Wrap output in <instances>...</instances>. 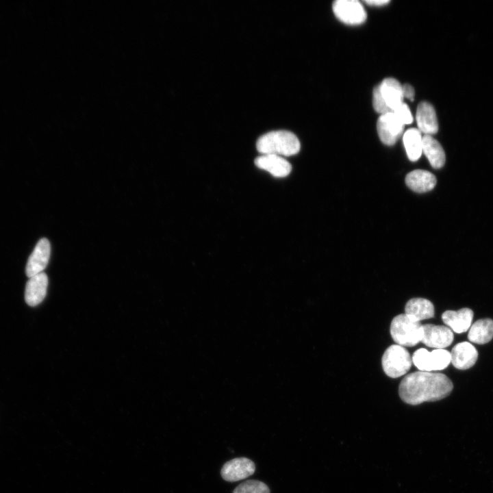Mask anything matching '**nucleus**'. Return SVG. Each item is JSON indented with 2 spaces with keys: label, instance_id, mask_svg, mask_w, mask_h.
Segmentation results:
<instances>
[{
  "label": "nucleus",
  "instance_id": "nucleus-1",
  "mask_svg": "<svg viewBox=\"0 0 493 493\" xmlns=\"http://www.w3.org/2000/svg\"><path fill=\"white\" fill-rule=\"evenodd\" d=\"M453 388L451 379L442 373L425 371L406 375L399 385V396L407 404L441 400L450 394Z\"/></svg>",
  "mask_w": 493,
  "mask_h": 493
},
{
  "label": "nucleus",
  "instance_id": "nucleus-2",
  "mask_svg": "<svg viewBox=\"0 0 493 493\" xmlns=\"http://www.w3.org/2000/svg\"><path fill=\"white\" fill-rule=\"evenodd\" d=\"M257 150L263 154L290 156L300 150V142L291 131L277 130L268 132L260 137L256 143Z\"/></svg>",
  "mask_w": 493,
  "mask_h": 493
},
{
  "label": "nucleus",
  "instance_id": "nucleus-3",
  "mask_svg": "<svg viewBox=\"0 0 493 493\" xmlns=\"http://www.w3.org/2000/svg\"><path fill=\"white\" fill-rule=\"evenodd\" d=\"M390 334L402 346H414L421 341L422 325L406 314L395 316L391 322Z\"/></svg>",
  "mask_w": 493,
  "mask_h": 493
},
{
  "label": "nucleus",
  "instance_id": "nucleus-4",
  "mask_svg": "<svg viewBox=\"0 0 493 493\" xmlns=\"http://www.w3.org/2000/svg\"><path fill=\"white\" fill-rule=\"evenodd\" d=\"M412 359L405 348L398 344L389 346L382 357V367L385 373L397 378L405 375L411 368Z\"/></svg>",
  "mask_w": 493,
  "mask_h": 493
},
{
  "label": "nucleus",
  "instance_id": "nucleus-5",
  "mask_svg": "<svg viewBox=\"0 0 493 493\" xmlns=\"http://www.w3.org/2000/svg\"><path fill=\"white\" fill-rule=\"evenodd\" d=\"M412 359L420 371L441 370L450 364L451 353L445 349H434L429 352L422 348L414 352Z\"/></svg>",
  "mask_w": 493,
  "mask_h": 493
},
{
  "label": "nucleus",
  "instance_id": "nucleus-6",
  "mask_svg": "<svg viewBox=\"0 0 493 493\" xmlns=\"http://www.w3.org/2000/svg\"><path fill=\"white\" fill-rule=\"evenodd\" d=\"M336 16L348 25H359L366 19V13L362 3L357 0H337L333 3Z\"/></svg>",
  "mask_w": 493,
  "mask_h": 493
},
{
  "label": "nucleus",
  "instance_id": "nucleus-7",
  "mask_svg": "<svg viewBox=\"0 0 493 493\" xmlns=\"http://www.w3.org/2000/svg\"><path fill=\"white\" fill-rule=\"evenodd\" d=\"M453 340V331L447 327L426 324L422 325L421 342L435 349H444Z\"/></svg>",
  "mask_w": 493,
  "mask_h": 493
},
{
  "label": "nucleus",
  "instance_id": "nucleus-8",
  "mask_svg": "<svg viewBox=\"0 0 493 493\" xmlns=\"http://www.w3.org/2000/svg\"><path fill=\"white\" fill-rule=\"evenodd\" d=\"M377 128L381 142L386 145H393L401 136L404 125L392 112H388L379 116Z\"/></svg>",
  "mask_w": 493,
  "mask_h": 493
},
{
  "label": "nucleus",
  "instance_id": "nucleus-9",
  "mask_svg": "<svg viewBox=\"0 0 493 493\" xmlns=\"http://www.w3.org/2000/svg\"><path fill=\"white\" fill-rule=\"evenodd\" d=\"M255 470V466L252 460L246 457H237L223 466L220 475L224 480L235 482L252 475Z\"/></svg>",
  "mask_w": 493,
  "mask_h": 493
},
{
  "label": "nucleus",
  "instance_id": "nucleus-10",
  "mask_svg": "<svg viewBox=\"0 0 493 493\" xmlns=\"http://www.w3.org/2000/svg\"><path fill=\"white\" fill-rule=\"evenodd\" d=\"M51 245L47 238H41L36 244L27 260L25 273L28 277L43 273L50 257Z\"/></svg>",
  "mask_w": 493,
  "mask_h": 493
},
{
  "label": "nucleus",
  "instance_id": "nucleus-11",
  "mask_svg": "<svg viewBox=\"0 0 493 493\" xmlns=\"http://www.w3.org/2000/svg\"><path fill=\"white\" fill-rule=\"evenodd\" d=\"M255 164L276 177H284L288 175L292 170L291 164L286 160L273 154H263L256 157Z\"/></svg>",
  "mask_w": 493,
  "mask_h": 493
},
{
  "label": "nucleus",
  "instance_id": "nucleus-12",
  "mask_svg": "<svg viewBox=\"0 0 493 493\" xmlns=\"http://www.w3.org/2000/svg\"><path fill=\"white\" fill-rule=\"evenodd\" d=\"M478 357L475 347L468 342L457 344L451 352V362L457 369L466 370L475 365Z\"/></svg>",
  "mask_w": 493,
  "mask_h": 493
},
{
  "label": "nucleus",
  "instance_id": "nucleus-13",
  "mask_svg": "<svg viewBox=\"0 0 493 493\" xmlns=\"http://www.w3.org/2000/svg\"><path fill=\"white\" fill-rule=\"evenodd\" d=\"M48 277L45 273H41L29 278L27 282L25 291V300L30 306L40 304L47 294Z\"/></svg>",
  "mask_w": 493,
  "mask_h": 493
},
{
  "label": "nucleus",
  "instance_id": "nucleus-14",
  "mask_svg": "<svg viewBox=\"0 0 493 493\" xmlns=\"http://www.w3.org/2000/svg\"><path fill=\"white\" fill-rule=\"evenodd\" d=\"M416 121L418 130L425 135L434 134L438 130L436 113L433 105L426 101L419 103L416 111Z\"/></svg>",
  "mask_w": 493,
  "mask_h": 493
},
{
  "label": "nucleus",
  "instance_id": "nucleus-15",
  "mask_svg": "<svg viewBox=\"0 0 493 493\" xmlns=\"http://www.w3.org/2000/svg\"><path fill=\"white\" fill-rule=\"evenodd\" d=\"M473 312L469 308H462L458 311L447 310L442 315L444 323L457 333L468 331L471 326Z\"/></svg>",
  "mask_w": 493,
  "mask_h": 493
},
{
  "label": "nucleus",
  "instance_id": "nucleus-16",
  "mask_svg": "<svg viewBox=\"0 0 493 493\" xmlns=\"http://www.w3.org/2000/svg\"><path fill=\"white\" fill-rule=\"evenodd\" d=\"M405 183L412 190L425 192L431 190L436 184V178L431 173L425 170H414L405 177Z\"/></svg>",
  "mask_w": 493,
  "mask_h": 493
},
{
  "label": "nucleus",
  "instance_id": "nucleus-17",
  "mask_svg": "<svg viewBox=\"0 0 493 493\" xmlns=\"http://www.w3.org/2000/svg\"><path fill=\"white\" fill-rule=\"evenodd\" d=\"M379 86L382 96L390 112L403 103L402 86L399 81L394 78H386Z\"/></svg>",
  "mask_w": 493,
  "mask_h": 493
},
{
  "label": "nucleus",
  "instance_id": "nucleus-18",
  "mask_svg": "<svg viewBox=\"0 0 493 493\" xmlns=\"http://www.w3.org/2000/svg\"><path fill=\"white\" fill-rule=\"evenodd\" d=\"M422 153L434 168H440L444 165V151L438 141L430 135L422 136Z\"/></svg>",
  "mask_w": 493,
  "mask_h": 493
},
{
  "label": "nucleus",
  "instance_id": "nucleus-19",
  "mask_svg": "<svg viewBox=\"0 0 493 493\" xmlns=\"http://www.w3.org/2000/svg\"><path fill=\"white\" fill-rule=\"evenodd\" d=\"M405 311L407 315L418 322L434 316L433 305L430 301L423 298L409 300L405 305Z\"/></svg>",
  "mask_w": 493,
  "mask_h": 493
},
{
  "label": "nucleus",
  "instance_id": "nucleus-20",
  "mask_svg": "<svg viewBox=\"0 0 493 493\" xmlns=\"http://www.w3.org/2000/svg\"><path fill=\"white\" fill-rule=\"evenodd\" d=\"M493 338V320L479 319L470 327L468 340L475 344H484Z\"/></svg>",
  "mask_w": 493,
  "mask_h": 493
},
{
  "label": "nucleus",
  "instance_id": "nucleus-21",
  "mask_svg": "<svg viewBox=\"0 0 493 493\" xmlns=\"http://www.w3.org/2000/svg\"><path fill=\"white\" fill-rule=\"evenodd\" d=\"M403 143L408 158L415 162L422 153V136L416 128L407 129L403 135Z\"/></svg>",
  "mask_w": 493,
  "mask_h": 493
},
{
  "label": "nucleus",
  "instance_id": "nucleus-22",
  "mask_svg": "<svg viewBox=\"0 0 493 493\" xmlns=\"http://www.w3.org/2000/svg\"><path fill=\"white\" fill-rule=\"evenodd\" d=\"M233 493H270V490L264 482L248 480L238 485Z\"/></svg>",
  "mask_w": 493,
  "mask_h": 493
},
{
  "label": "nucleus",
  "instance_id": "nucleus-23",
  "mask_svg": "<svg viewBox=\"0 0 493 493\" xmlns=\"http://www.w3.org/2000/svg\"><path fill=\"white\" fill-rule=\"evenodd\" d=\"M372 103L375 111L381 114L390 112L382 96L379 84L373 90Z\"/></svg>",
  "mask_w": 493,
  "mask_h": 493
},
{
  "label": "nucleus",
  "instance_id": "nucleus-24",
  "mask_svg": "<svg viewBox=\"0 0 493 493\" xmlns=\"http://www.w3.org/2000/svg\"><path fill=\"white\" fill-rule=\"evenodd\" d=\"M392 112L403 125L410 124L413 122V116L409 107L405 103H402Z\"/></svg>",
  "mask_w": 493,
  "mask_h": 493
},
{
  "label": "nucleus",
  "instance_id": "nucleus-25",
  "mask_svg": "<svg viewBox=\"0 0 493 493\" xmlns=\"http://www.w3.org/2000/svg\"><path fill=\"white\" fill-rule=\"evenodd\" d=\"M402 91L403 97H405L410 101L414 100V89L411 85L406 84L402 86Z\"/></svg>",
  "mask_w": 493,
  "mask_h": 493
},
{
  "label": "nucleus",
  "instance_id": "nucleus-26",
  "mask_svg": "<svg viewBox=\"0 0 493 493\" xmlns=\"http://www.w3.org/2000/svg\"><path fill=\"white\" fill-rule=\"evenodd\" d=\"M364 2L370 5H382L390 2L388 0H368Z\"/></svg>",
  "mask_w": 493,
  "mask_h": 493
}]
</instances>
